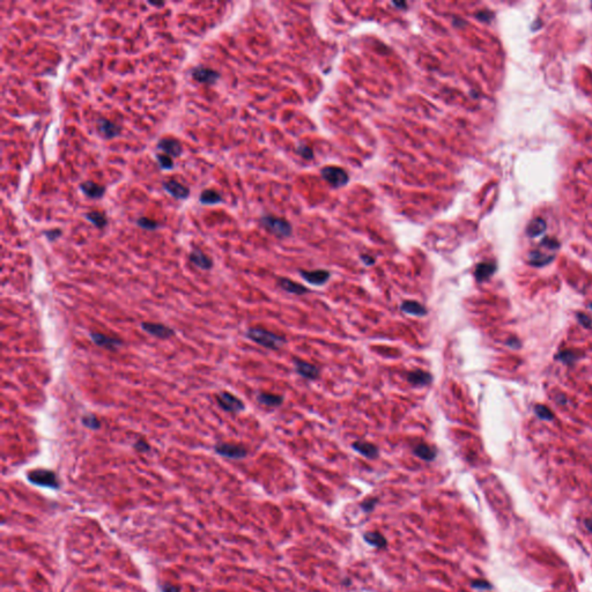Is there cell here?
<instances>
[{
  "label": "cell",
  "instance_id": "obj_30",
  "mask_svg": "<svg viewBox=\"0 0 592 592\" xmlns=\"http://www.w3.org/2000/svg\"><path fill=\"white\" fill-rule=\"evenodd\" d=\"M137 225L141 227L143 229H146V231H155V229L158 228V223L155 221V220H152L148 218L138 219Z\"/></svg>",
  "mask_w": 592,
  "mask_h": 592
},
{
  "label": "cell",
  "instance_id": "obj_35",
  "mask_svg": "<svg viewBox=\"0 0 592 592\" xmlns=\"http://www.w3.org/2000/svg\"><path fill=\"white\" fill-rule=\"evenodd\" d=\"M133 448L140 453H146L151 451V445L148 444L144 439H137V442L133 444Z\"/></svg>",
  "mask_w": 592,
  "mask_h": 592
},
{
  "label": "cell",
  "instance_id": "obj_45",
  "mask_svg": "<svg viewBox=\"0 0 592 592\" xmlns=\"http://www.w3.org/2000/svg\"><path fill=\"white\" fill-rule=\"evenodd\" d=\"M150 5L155 6V7H162V6H163L164 4H163V2H161V4H158V2H150Z\"/></svg>",
  "mask_w": 592,
  "mask_h": 592
},
{
  "label": "cell",
  "instance_id": "obj_33",
  "mask_svg": "<svg viewBox=\"0 0 592 592\" xmlns=\"http://www.w3.org/2000/svg\"><path fill=\"white\" fill-rule=\"evenodd\" d=\"M556 358L561 362H564V363H571V362L576 360V355L571 351H564L557 354Z\"/></svg>",
  "mask_w": 592,
  "mask_h": 592
},
{
  "label": "cell",
  "instance_id": "obj_15",
  "mask_svg": "<svg viewBox=\"0 0 592 592\" xmlns=\"http://www.w3.org/2000/svg\"><path fill=\"white\" fill-rule=\"evenodd\" d=\"M81 191L90 199H100L106 194V188L92 181H86L80 184Z\"/></svg>",
  "mask_w": 592,
  "mask_h": 592
},
{
  "label": "cell",
  "instance_id": "obj_41",
  "mask_svg": "<svg viewBox=\"0 0 592 592\" xmlns=\"http://www.w3.org/2000/svg\"><path fill=\"white\" fill-rule=\"evenodd\" d=\"M300 153L302 154V157H303L304 158H313V153H311V150H310L309 147H303V148H301Z\"/></svg>",
  "mask_w": 592,
  "mask_h": 592
},
{
  "label": "cell",
  "instance_id": "obj_22",
  "mask_svg": "<svg viewBox=\"0 0 592 592\" xmlns=\"http://www.w3.org/2000/svg\"><path fill=\"white\" fill-rule=\"evenodd\" d=\"M546 228H547V223L544 219L534 218L531 220L530 223L526 227V234L529 237L534 238V237H537V236L543 234V233L546 231Z\"/></svg>",
  "mask_w": 592,
  "mask_h": 592
},
{
  "label": "cell",
  "instance_id": "obj_39",
  "mask_svg": "<svg viewBox=\"0 0 592 592\" xmlns=\"http://www.w3.org/2000/svg\"><path fill=\"white\" fill-rule=\"evenodd\" d=\"M160 588L162 592H181V588L177 587V585H172L169 583L162 584Z\"/></svg>",
  "mask_w": 592,
  "mask_h": 592
},
{
  "label": "cell",
  "instance_id": "obj_3",
  "mask_svg": "<svg viewBox=\"0 0 592 592\" xmlns=\"http://www.w3.org/2000/svg\"><path fill=\"white\" fill-rule=\"evenodd\" d=\"M27 478H28V480L33 483V485H36L39 487H46V488L58 489L60 486L59 480H58V478H57L56 473L50 471V470H44V469L33 470V471H30L28 474H27Z\"/></svg>",
  "mask_w": 592,
  "mask_h": 592
},
{
  "label": "cell",
  "instance_id": "obj_31",
  "mask_svg": "<svg viewBox=\"0 0 592 592\" xmlns=\"http://www.w3.org/2000/svg\"><path fill=\"white\" fill-rule=\"evenodd\" d=\"M157 160L160 168L163 169V170H170V169L174 167V162H172L171 158L168 157V155L158 154L157 157Z\"/></svg>",
  "mask_w": 592,
  "mask_h": 592
},
{
  "label": "cell",
  "instance_id": "obj_27",
  "mask_svg": "<svg viewBox=\"0 0 592 592\" xmlns=\"http://www.w3.org/2000/svg\"><path fill=\"white\" fill-rule=\"evenodd\" d=\"M199 201H200L202 205H215L218 204V202L222 201V197L220 196L219 192L208 189V190L201 192L200 197H199Z\"/></svg>",
  "mask_w": 592,
  "mask_h": 592
},
{
  "label": "cell",
  "instance_id": "obj_7",
  "mask_svg": "<svg viewBox=\"0 0 592 592\" xmlns=\"http://www.w3.org/2000/svg\"><path fill=\"white\" fill-rule=\"evenodd\" d=\"M322 177L332 187H344L348 182V175L344 169L338 167H325L322 169Z\"/></svg>",
  "mask_w": 592,
  "mask_h": 592
},
{
  "label": "cell",
  "instance_id": "obj_40",
  "mask_svg": "<svg viewBox=\"0 0 592 592\" xmlns=\"http://www.w3.org/2000/svg\"><path fill=\"white\" fill-rule=\"evenodd\" d=\"M476 18H478L479 20H481V21L489 22L490 20H492V18H493V13H490L489 11L479 12L478 14H476Z\"/></svg>",
  "mask_w": 592,
  "mask_h": 592
},
{
  "label": "cell",
  "instance_id": "obj_21",
  "mask_svg": "<svg viewBox=\"0 0 592 592\" xmlns=\"http://www.w3.org/2000/svg\"><path fill=\"white\" fill-rule=\"evenodd\" d=\"M413 452L417 457L424 459L426 462L434 461L436 456H437V451H436L434 448H432L431 445L425 444V443H420V444L415 445Z\"/></svg>",
  "mask_w": 592,
  "mask_h": 592
},
{
  "label": "cell",
  "instance_id": "obj_37",
  "mask_svg": "<svg viewBox=\"0 0 592 592\" xmlns=\"http://www.w3.org/2000/svg\"><path fill=\"white\" fill-rule=\"evenodd\" d=\"M44 235L48 237L50 242H53L62 236V231H60V229H52V231H48L44 233Z\"/></svg>",
  "mask_w": 592,
  "mask_h": 592
},
{
  "label": "cell",
  "instance_id": "obj_4",
  "mask_svg": "<svg viewBox=\"0 0 592 592\" xmlns=\"http://www.w3.org/2000/svg\"><path fill=\"white\" fill-rule=\"evenodd\" d=\"M262 225L267 231L275 234L278 237H287L292 233V227L286 220L276 218V216L266 215L262 218Z\"/></svg>",
  "mask_w": 592,
  "mask_h": 592
},
{
  "label": "cell",
  "instance_id": "obj_16",
  "mask_svg": "<svg viewBox=\"0 0 592 592\" xmlns=\"http://www.w3.org/2000/svg\"><path fill=\"white\" fill-rule=\"evenodd\" d=\"M294 363H295L296 371L299 373V375L307 378V380H316V378L319 376V370H318V368L315 367L314 364L308 363V362L302 360H295Z\"/></svg>",
  "mask_w": 592,
  "mask_h": 592
},
{
  "label": "cell",
  "instance_id": "obj_36",
  "mask_svg": "<svg viewBox=\"0 0 592 592\" xmlns=\"http://www.w3.org/2000/svg\"><path fill=\"white\" fill-rule=\"evenodd\" d=\"M377 499H368L364 500L363 502L361 503V508L363 512L366 513H371L375 509V506L377 505Z\"/></svg>",
  "mask_w": 592,
  "mask_h": 592
},
{
  "label": "cell",
  "instance_id": "obj_10",
  "mask_svg": "<svg viewBox=\"0 0 592 592\" xmlns=\"http://www.w3.org/2000/svg\"><path fill=\"white\" fill-rule=\"evenodd\" d=\"M191 74H192V78L200 83L213 84L220 79V74L218 71L212 70V69H209V67H205V66L195 67V69L192 70Z\"/></svg>",
  "mask_w": 592,
  "mask_h": 592
},
{
  "label": "cell",
  "instance_id": "obj_12",
  "mask_svg": "<svg viewBox=\"0 0 592 592\" xmlns=\"http://www.w3.org/2000/svg\"><path fill=\"white\" fill-rule=\"evenodd\" d=\"M158 150L164 152L165 155L172 158H178L183 154V147L181 143L170 138H162L158 143Z\"/></svg>",
  "mask_w": 592,
  "mask_h": 592
},
{
  "label": "cell",
  "instance_id": "obj_32",
  "mask_svg": "<svg viewBox=\"0 0 592 592\" xmlns=\"http://www.w3.org/2000/svg\"><path fill=\"white\" fill-rule=\"evenodd\" d=\"M536 413L538 417H539L540 419H543V420H552V419L554 418L552 411H551L547 406H544V405L536 406Z\"/></svg>",
  "mask_w": 592,
  "mask_h": 592
},
{
  "label": "cell",
  "instance_id": "obj_42",
  "mask_svg": "<svg viewBox=\"0 0 592 592\" xmlns=\"http://www.w3.org/2000/svg\"><path fill=\"white\" fill-rule=\"evenodd\" d=\"M361 258H362V260H363V263L367 264V265H373V264H375V259L373 258V257H369L366 255V256H362Z\"/></svg>",
  "mask_w": 592,
  "mask_h": 592
},
{
  "label": "cell",
  "instance_id": "obj_13",
  "mask_svg": "<svg viewBox=\"0 0 592 592\" xmlns=\"http://www.w3.org/2000/svg\"><path fill=\"white\" fill-rule=\"evenodd\" d=\"M163 189L168 194H170L172 197L179 199V200L188 199L189 196H190V189L181 184L179 182L175 181V179H169L167 182H163Z\"/></svg>",
  "mask_w": 592,
  "mask_h": 592
},
{
  "label": "cell",
  "instance_id": "obj_8",
  "mask_svg": "<svg viewBox=\"0 0 592 592\" xmlns=\"http://www.w3.org/2000/svg\"><path fill=\"white\" fill-rule=\"evenodd\" d=\"M141 329L146 333L151 334V336L155 338H158V339H168V338H170L175 334V331L172 330L171 327L163 325V324L161 323L144 322L141 323Z\"/></svg>",
  "mask_w": 592,
  "mask_h": 592
},
{
  "label": "cell",
  "instance_id": "obj_29",
  "mask_svg": "<svg viewBox=\"0 0 592 592\" xmlns=\"http://www.w3.org/2000/svg\"><path fill=\"white\" fill-rule=\"evenodd\" d=\"M81 422H82L84 427L90 429V431H97V429L101 428V421L97 419L95 414L88 413L83 415L82 419H81Z\"/></svg>",
  "mask_w": 592,
  "mask_h": 592
},
{
  "label": "cell",
  "instance_id": "obj_20",
  "mask_svg": "<svg viewBox=\"0 0 592 592\" xmlns=\"http://www.w3.org/2000/svg\"><path fill=\"white\" fill-rule=\"evenodd\" d=\"M352 446H353V449L355 450V451H357L360 455L364 456V457H367L369 459L376 458L378 456L377 446L371 444V443L357 441V442H354L353 444H352Z\"/></svg>",
  "mask_w": 592,
  "mask_h": 592
},
{
  "label": "cell",
  "instance_id": "obj_11",
  "mask_svg": "<svg viewBox=\"0 0 592 592\" xmlns=\"http://www.w3.org/2000/svg\"><path fill=\"white\" fill-rule=\"evenodd\" d=\"M96 127L104 139H113L120 134L119 125L107 119V118H99L96 121Z\"/></svg>",
  "mask_w": 592,
  "mask_h": 592
},
{
  "label": "cell",
  "instance_id": "obj_25",
  "mask_svg": "<svg viewBox=\"0 0 592 592\" xmlns=\"http://www.w3.org/2000/svg\"><path fill=\"white\" fill-rule=\"evenodd\" d=\"M279 286L282 289H285L286 292L295 294V295H303V294L308 293V288H306V287L286 278L279 280Z\"/></svg>",
  "mask_w": 592,
  "mask_h": 592
},
{
  "label": "cell",
  "instance_id": "obj_38",
  "mask_svg": "<svg viewBox=\"0 0 592 592\" xmlns=\"http://www.w3.org/2000/svg\"><path fill=\"white\" fill-rule=\"evenodd\" d=\"M577 318H578V322H580L582 325L584 327H590L591 326V318L588 316V315L585 314H577Z\"/></svg>",
  "mask_w": 592,
  "mask_h": 592
},
{
  "label": "cell",
  "instance_id": "obj_19",
  "mask_svg": "<svg viewBox=\"0 0 592 592\" xmlns=\"http://www.w3.org/2000/svg\"><path fill=\"white\" fill-rule=\"evenodd\" d=\"M407 381L412 385H419V387H421V385L431 384L433 381V377L431 374L427 373V371L417 369L413 371H409L407 375Z\"/></svg>",
  "mask_w": 592,
  "mask_h": 592
},
{
  "label": "cell",
  "instance_id": "obj_5",
  "mask_svg": "<svg viewBox=\"0 0 592 592\" xmlns=\"http://www.w3.org/2000/svg\"><path fill=\"white\" fill-rule=\"evenodd\" d=\"M216 399H218L220 407L225 409L226 412H229V413H239V412L244 411L245 408V406L241 399H238L236 395L231 394V392H220V394L216 395Z\"/></svg>",
  "mask_w": 592,
  "mask_h": 592
},
{
  "label": "cell",
  "instance_id": "obj_14",
  "mask_svg": "<svg viewBox=\"0 0 592 592\" xmlns=\"http://www.w3.org/2000/svg\"><path fill=\"white\" fill-rule=\"evenodd\" d=\"M301 276L306 281L310 282L311 285H324L330 278V272L325 270H316V271H301Z\"/></svg>",
  "mask_w": 592,
  "mask_h": 592
},
{
  "label": "cell",
  "instance_id": "obj_9",
  "mask_svg": "<svg viewBox=\"0 0 592 592\" xmlns=\"http://www.w3.org/2000/svg\"><path fill=\"white\" fill-rule=\"evenodd\" d=\"M89 336L90 339H92V341L96 346L104 348V350L108 351H117L118 348L123 345V341L121 340L117 339V338L107 336V334H103L101 332H90Z\"/></svg>",
  "mask_w": 592,
  "mask_h": 592
},
{
  "label": "cell",
  "instance_id": "obj_1",
  "mask_svg": "<svg viewBox=\"0 0 592 592\" xmlns=\"http://www.w3.org/2000/svg\"><path fill=\"white\" fill-rule=\"evenodd\" d=\"M560 248V243L553 237H545L537 249L529 253V263L532 266L541 267L553 262L555 258V251Z\"/></svg>",
  "mask_w": 592,
  "mask_h": 592
},
{
  "label": "cell",
  "instance_id": "obj_18",
  "mask_svg": "<svg viewBox=\"0 0 592 592\" xmlns=\"http://www.w3.org/2000/svg\"><path fill=\"white\" fill-rule=\"evenodd\" d=\"M495 271H496L495 263H492V262L480 263L476 265L475 271H474L475 279L478 280L479 282L485 281V280H488L490 276L495 273Z\"/></svg>",
  "mask_w": 592,
  "mask_h": 592
},
{
  "label": "cell",
  "instance_id": "obj_44",
  "mask_svg": "<svg viewBox=\"0 0 592 592\" xmlns=\"http://www.w3.org/2000/svg\"><path fill=\"white\" fill-rule=\"evenodd\" d=\"M584 525H585V527H587V530L590 531V532L592 533V519H585Z\"/></svg>",
  "mask_w": 592,
  "mask_h": 592
},
{
  "label": "cell",
  "instance_id": "obj_43",
  "mask_svg": "<svg viewBox=\"0 0 592 592\" xmlns=\"http://www.w3.org/2000/svg\"><path fill=\"white\" fill-rule=\"evenodd\" d=\"M508 345H509L510 347H513V348H519V341L517 340V339H515V338L510 339L508 341Z\"/></svg>",
  "mask_w": 592,
  "mask_h": 592
},
{
  "label": "cell",
  "instance_id": "obj_34",
  "mask_svg": "<svg viewBox=\"0 0 592 592\" xmlns=\"http://www.w3.org/2000/svg\"><path fill=\"white\" fill-rule=\"evenodd\" d=\"M471 585H472V588L476 589V590H481V591L490 590V589H492V584H490L489 582L486 580H474V581H472Z\"/></svg>",
  "mask_w": 592,
  "mask_h": 592
},
{
  "label": "cell",
  "instance_id": "obj_2",
  "mask_svg": "<svg viewBox=\"0 0 592 592\" xmlns=\"http://www.w3.org/2000/svg\"><path fill=\"white\" fill-rule=\"evenodd\" d=\"M246 337H248L250 340L255 341L256 344H258L265 348H269V350H279V348L285 344L283 337L270 332V331L258 329V327H251V329H249L248 332H246Z\"/></svg>",
  "mask_w": 592,
  "mask_h": 592
},
{
  "label": "cell",
  "instance_id": "obj_24",
  "mask_svg": "<svg viewBox=\"0 0 592 592\" xmlns=\"http://www.w3.org/2000/svg\"><path fill=\"white\" fill-rule=\"evenodd\" d=\"M363 537H364V540H366L368 544L371 545V546L376 547L377 550L387 549V546H388L387 539H385V537L383 536V534L377 532V531H371V532L364 533Z\"/></svg>",
  "mask_w": 592,
  "mask_h": 592
},
{
  "label": "cell",
  "instance_id": "obj_26",
  "mask_svg": "<svg viewBox=\"0 0 592 592\" xmlns=\"http://www.w3.org/2000/svg\"><path fill=\"white\" fill-rule=\"evenodd\" d=\"M257 400H258L260 404L269 406V407H278L282 404L283 398L281 395H271V394H259L257 395Z\"/></svg>",
  "mask_w": 592,
  "mask_h": 592
},
{
  "label": "cell",
  "instance_id": "obj_28",
  "mask_svg": "<svg viewBox=\"0 0 592 592\" xmlns=\"http://www.w3.org/2000/svg\"><path fill=\"white\" fill-rule=\"evenodd\" d=\"M84 216H86V219L88 220V221H89L90 223H93V225L97 227V228H104V227L108 225L107 215L104 214L103 212H99V211L88 212Z\"/></svg>",
  "mask_w": 592,
  "mask_h": 592
},
{
  "label": "cell",
  "instance_id": "obj_6",
  "mask_svg": "<svg viewBox=\"0 0 592 592\" xmlns=\"http://www.w3.org/2000/svg\"><path fill=\"white\" fill-rule=\"evenodd\" d=\"M214 451L222 457L231 459H243L248 456V451L244 446L233 443H218L214 445Z\"/></svg>",
  "mask_w": 592,
  "mask_h": 592
},
{
  "label": "cell",
  "instance_id": "obj_23",
  "mask_svg": "<svg viewBox=\"0 0 592 592\" xmlns=\"http://www.w3.org/2000/svg\"><path fill=\"white\" fill-rule=\"evenodd\" d=\"M400 308L404 313L412 315V316L422 317V316H426V315H427V309H426V307L422 306L421 303L415 302V301H405V302L400 306Z\"/></svg>",
  "mask_w": 592,
  "mask_h": 592
},
{
  "label": "cell",
  "instance_id": "obj_17",
  "mask_svg": "<svg viewBox=\"0 0 592 592\" xmlns=\"http://www.w3.org/2000/svg\"><path fill=\"white\" fill-rule=\"evenodd\" d=\"M189 258H190V262L194 264V265L199 267L200 270L208 271L213 267V260L209 258L206 253H204L198 249L192 250Z\"/></svg>",
  "mask_w": 592,
  "mask_h": 592
}]
</instances>
